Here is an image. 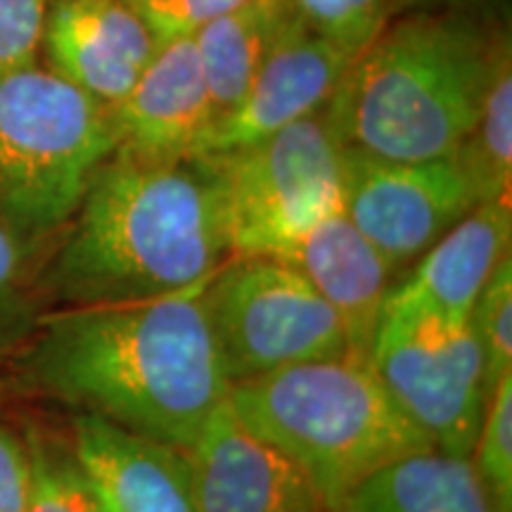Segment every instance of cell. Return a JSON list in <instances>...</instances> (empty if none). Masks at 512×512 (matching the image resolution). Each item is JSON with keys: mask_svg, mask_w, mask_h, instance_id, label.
Segmentation results:
<instances>
[{"mask_svg": "<svg viewBox=\"0 0 512 512\" xmlns=\"http://www.w3.org/2000/svg\"><path fill=\"white\" fill-rule=\"evenodd\" d=\"M204 285L50 318L24 382L126 430L188 448L230 394Z\"/></svg>", "mask_w": 512, "mask_h": 512, "instance_id": "obj_1", "label": "cell"}, {"mask_svg": "<svg viewBox=\"0 0 512 512\" xmlns=\"http://www.w3.org/2000/svg\"><path fill=\"white\" fill-rule=\"evenodd\" d=\"M72 221L50 285L76 306L188 290L233 256L219 190L202 157L155 162L114 150Z\"/></svg>", "mask_w": 512, "mask_h": 512, "instance_id": "obj_2", "label": "cell"}, {"mask_svg": "<svg viewBox=\"0 0 512 512\" xmlns=\"http://www.w3.org/2000/svg\"><path fill=\"white\" fill-rule=\"evenodd\" d=\"M496 36L463 15L384 24L325 105L339 145L403 162L456 155L482 107Z\"/></svg>", "mask_w": 512, "mask_h": 512, "instance_id": "obj_3", "label": "cell"}, {"mask_svg": "<svg viewBox=\"0 0 512 512\" xmlns=\"http://www.w3.org/2000/svg\"><path fill=\"white\" fill-rule=\"evenodd\" d=\"M249 430L292 460L323 503H339L380 467L434 448L389 396L368 356L297 363L230 384Z\"/></svg>", "mask_w": 512, "mask_h": 512, "instance_id": "obj_4", "label": "cell"}, {"mask_svg": "<svg viewBox=\"0 0 512 512\" xmlns=\"http://www.w3.org/2000/svg\"><path fill=\"white\" fill-rule=\"evenodd\" d=\"M117 147L110 105L38 60L0 67V216L22 238L72 221Z\"/></svg>", "mask_w": 512, "mask_h": 512, "instance_id": "obj_5", "label": "cell"}, {"mask_svg": "<svg viewBox=\"0 0 512 512\" xmlns=\"http://www.w3.org/2000/svg\"><path fill=\"white\" fill-rule=\"evenodd\" d=\"M202 294L230 384L351 351L335 309L273 256L233 254Z\"/></svg>", "mask_w": 512, "mask_h": 512, "instance_id": "obj_6", "label": "cell"}, {"mask_svg": "<svg viewBox=\"0 0 512 512\" xmlns=\"http://www.w3.org/2000/svg\"><path fill=\"white\" fill-rule=\"evenodd\" d=\"M368 358L396 406L434 448L470 458L489 401L470 320L382 309Z\"/></svg>", "mask_w": 512, "mask_h": 512, "instance_id": "obj_7", "label": "cell"}, {"mask_svg": "<svg viewBox=\"0 0 512 512\" xmlns=\"http://www.w3.org/2000/svg\"><path fill=\"white\" fill-rule=\"evenodd\" d=\"M342 145L318 110L273 136L202 157L219 190L233 254H259L339 204Z\"/></svg>", "mask_w": 512, "mask_h": 512, "instance_id": "obj_8", "label": "cell"}, {"mask_svg": "<svg viewBox=\"0 0 512 512\" xmlns=\"http://www.w3.org/2000/svg\"><path fill=\"white\" fill-rule=\"evenodd\" d=\"M339 204L399 271L479 202L453 157L403 162L342 147Z\"/></svg>", "mask_w": 512, "mask_h": 512, "instance_id": "obj_9", "label": "cell"}, {"mask_svg": "<svg viewBox=\"0 0 512 512\" xmlns=\"http://www.w3.org/2000/svg\"><path fill=\"white\" fill-rule=\"evenodd\" d=\"M195 512H325L304 472L226 399L183 448Z\"/></svg>", "mask_w": 512, "mask_h": 512, "instance_id": "obj_10", "label": "cell"}, {"mask_svg": "<svg viewBox=\"0 0 512 512\" xmlns=\"http://www.w3.org/2000/svg\"><path fill=\"white\" fill-rule=\"evenodd\" d=\"M351 60L354 55L316 36L294 17L242 100L211 124L197 157L252 145L323 110Z\"/></svg>", "mask_w": 512, "mask_h": 512, "instance_id": "obj_11", "label": "cell"}, {"mask_svg": "<svg viewBox=\"0 0 512 512\" xmlns=\"http://www.w3.org/2000/svg\"><path fill=\"white\" fill-rule=\"evenodd\" d=\"M266 256L292 266L342 320L351 354L368 356L396 268L358 230L342 204L271 242Z\"/></svg>", "mask_w": 512, "mask_h": 512, "instance_id": "obj_12", "label": "cell"}, {"mask_svg": "<svg viewBox=\"0 0 512 512\" xmlns=\"http://www.w3.org/2000/svg\"><path fill=\"white\" fill-rule=\"evenodd\" d=\"M157 50L155 36L126 0H50L38 57L95 100L117 105Z\"/></svg>", "mask_w": 512, "mask_h": 512, "instance_id": "obj_13", "label": "cell"}, {"mask_svg": "<svg viewBox=\"0 0 512 512\" xmlns=\"http://www.w3.org/2000/svg\"><path fill=\"white\" fill-rule=\"evenodd\" d=\"M72 458L102 512H195L183 448L81 411Z\"/></svg>", "mask_w": 512, "mask_h": 512, "instance_id": "obj_14", "label": "cell"}, {"mask_svg": "<svg viewBox=\"0 0 512 512\" xmlns=\"http://www.w3.org/2000/svg\"><path fill=\"white\" fill-rule=\"evenodd\" d=\"M110 107L117 150L155 162L197 157L216 112L192 36L159 48L136 86Z\"/></svg>", "mask_w": 512, "mask_h": 512, "instance_id": "obj_15", "label": "cell"}, {"mask_svg": "<svg viewBox=\"0 0 512 512\" xmlns=\"http://www.w3.org/2000/svg\"><path fill=\"white\" fill-rule=\"evenodd\" d=\"M510 242V197L475 204L415 259L418 264L408 278L389 287L382 309L430 311L467 320L486 280L510 254Z\"/></svg>", "mask_w": 512, "mask_h": 512, "instance_id": "obj_16", "label": "cell"}, {"mask_svg": "<svg viewBox=\"0 0 512 512\" xmlns=\"http://www.w3.org/2000/svg\"><path fill=\"white\" fill-rule=\"evenodd\" d=\"M330 512H494L470 458L425 448L380 467Z\"/></svg>", "mask_w": 512, "mask_h": 512, "instance_id": "obj_17", "label": "cell"}, {"mask_svg": "<svg viewBox=\"0 0 512 512\" xmlns=\"http://www.w3.org/2000/svg\"><path fill=\"white\" fill-rule=\"evenodd\" d=\"M292 19L287 0H247L192 36L216 119L242 100Z\"/></svg>", "mask_w": 512, "mask_h": 512, "instance_id": "obj_18", "label": "cell"}, {"mask_svg": "<svg viewBox=\"0 0 512 512\" xmlns=\"http://www.w3.org/2000/svg\"><path fill=\"white\" fill-rule=\"evenodd\" d=\"M477 202L505 200L512 185V50L508 34L496 36L494 62L470 136L453 155Z\"/></svg>", "mask_w": 512, "mask_h": 512, "instance_id": "obj_19", "label": "cell"}, {"mask_svg": "<svg viewBox=\"0 0 512 512\" xmlns=\"http://www.w3.org/2000/svg\"><path fill=\"white\" fill-rule=\"evenodd\" d=\"M470 463L494 512H512V373L496 384L486 401Z\"/></svg>", "mask_w": 512, "mask_h": 512, "instance_id": "obj_20", "label": "cell"}, {"mask_svg": "<svg viewBox=\"0 0 512 512\" xmlns=\"http://www.w3.org/2000/svg\"><path fill=\"white\" fill-rule=\"evenodd\" d=\"M470 328L484 363L486 392L512 373V254L505 256L470 309Z\"/></svg>", "mask_w": 512, "mask_h": 512, "instance_id": "obj_21", "label": "cell"}, {"mask_svg": "<svg viewBox=\"0 0 512 512\" xmlns=\"http://www.w3.org/2000/svg\"><path fill=\"white\" fill-rule=\"evenodd\" d=\"M294 17L332 46L358 55L389 22L392 0H287Z\"/></svg>", "mask_w": 512, "mask_h": 512, "instance_id": "obj_22", "label": "cell"}, {"mask_svg": "<svg viewBox=\"0 0 512 512\" xmlns=\"http://www.w3.org/2000/svg\"><path fill=\"white\" fill-rule=\"evenodd\" d=\"M29 512H102L74 458H55L34 432L29 434Z\"/></svg>", "mask_w": 512, "mask_h": 512, "instance_id": "obj_23", "label": "cell"}, {"mask_svg": "<svg viewBox=\"0 0 512 512\" xmlns=\"http://www.w3.org/2000/svg\"><path fill=\"white\" fill-rule=\"evenodd\" d=\"M126 3L136 10L162 48L178 38L195 36L209 22L240 8L247 0H126Z\"/></svg>", "mask_w": 512, "mask_h": 512, "instance_id": "obj_24", "label": "cell"}, {"mask_svg": "<svg viewBox=\"0 0 512 512\" xmlns=\"http://www.w3.org/2000/svg\"><path fill=\"white\" fill-rule=\"evenodd\" d=\"M50 0H0V67L38 60Z\"/></svg>", "mask_w": 512, "mask_h": 512, "instance_id": "obj_25", "label": "cell"}, {"mask_svg": "<svg viewBox=\"0 0 512 512\" xmlns=\"http://www.w3.org/2000/svg\"><path fill=\"white\" fill-rule=\"evenodd\" d=\"M29 491V446L0 425V512H29Z\"/></svg>", "mask_w": 512, "mask_h": 512, "instance_id": "obj_26", "label": "cell"}, {"mask_svg": "<svg viewBox=\"0 0 512 512\" xmlns=\"http://www.w3.org/2000/svg\"><path fill=\"white\" fill-rule=\"evenodd\" d=\"M27 238L17 233L8 221L0 216V316L15 302L19 283L24 278V259L29 252Z\"/></svg>", "mask_w": 512, "mask_h": 512, "instance_id": "obj_27", "label": "cell"}]
</instances>
